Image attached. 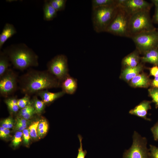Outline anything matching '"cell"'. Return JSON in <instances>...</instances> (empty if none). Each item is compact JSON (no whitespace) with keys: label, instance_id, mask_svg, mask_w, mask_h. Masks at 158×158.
Listing matches in <instances>:
<instances>
[{"label":"cell","instance_id":"cell-1","mask_svg":"<svg viewBox=\"0 0 158 158\" xmlns=\"http://www.w3.org/2000/svg\"><path fill=\"white\" fill-rule=\"evenodd\" d=\"M18 81L22 92L30 95L41 90L61 87L60 82L47 70L29 69Z\"/></svg>","mask_w":158,"mask_h":158},{"label":"cell","instance_id":"cell-2","mask_svg":"<svg viewBox=\"0 0 158 158\" xmlns=\"http://www.w3.org/2000/svg\"><path fill=\"white\" fill-rule=\"evenodd\" d=\"M14 67L23 71L39 65L38 57L31 48L23 43L11 45L3 51Z\"/></svg>","mask_w":158,"mask_h":158},{"label":"cell","instance_id":"cell-3","mask_svg":"<svg viewBox=\"0 0 158 158\" xmlns=\"http://www.w3.org/2000/svg\"><path fill=\"white\" fill-rule=\"evenodd\" d=\"M118 8L116 4L92 9V20L94 30L97 33L105 32L116 15Z\"/></svg>","mask_w":158,"mask_h":158},{"label":"cell","instance_id":"cell-4","mask_svg":"<svg viewBox=\"0 0 158 158\" xmlns=\"http://www.w3.org/2000/svg\"><path fill=\"white\" fill-rule=\"evenodd\" d=\"M150 11H142L130 16L129 25L130 38L139 33L156 29L153 25Z\"/></svg>","mask_w":158,"mask_h":158},{"label":"cell","instance_id":"cell-5","mask_svg":"<svg viewBox=\"0 0 158 158\" xmlns=\"http://www.w3.org/2000/svg\"><path fill=\"white\" fill-rule=\"evenodd\" d=\"M118 7L117 12L105 32L115 35L130 38L129 25L130 16L121 7Z\"/></svg>","mask_w":158,"mask_h":158},{"label":"cell","instance_id":"cell-6","mask_svg":"<svg viewBox=\"0 0 158 158\" xmlns=\"http://www.w3.org/2000/svg\"><path fill=\"white\" fill-rule=\"evenodd\" d=\"M130 38L140 53L144 54L149 50L158 48V29L140 33Z\"/></svg>","mask_w":158,"mask_h":158},{"label":"cell","instance_id":"cell-7","mask_svg":"<svg viewBox=\"0 0 158 158\" xmlns=\"http://www.w3.org/2000/svg\"><path fill=\"white\" fill-rule=\"evenodd\" d=\"M47 70L61 83L69 75L68 59L63 54L58 55L49 61L47 64Z\"/></svg>","mask_w":158,"mask_h":158},{"label":"cell","instance_id":"cell-8","mask_svg":"<svg viewBox=\"0 0 158 158\" xmlns=\"http://www.w3.org/2000/svg\"><path fill=\"white\" fill-rule=\"evenodd\" d=\"M147 140L136 131L133 135L131 147L124 153L123 158H150L149 152L147 147Z\"/></svg>","mask_w":158,"mask_h":158},{"label":"cell","instance_id":"cell-9","mask_svg":"<svg viewBox=\"0 0 158 158\" xmlns=\"http://www.w3.org/2000/svg\"><path fill=\"white\" fill-rule=\"evenodd\" d=\"M18 76L11 69L0 77V93L1 96L6 98L16 90L17 87Z\"/></svg>","mask_w":158,"mask_h":158},{"label":"cell","instance_id":"cell-10","mask_svg":"<svg viewBox=\"0 0 158 158\" xmlns=\"http://www.w3.org/2000/svg\"><path fill=\"white\" fill-rule=\"evenodd\" d=\"M119 6L130 16L143 11H150L153 4L144 0H120Z\"/></svg>","mask_w":158,"mask_h":158},{"label":"cell","instance_id":"cell-11","mask_svg":"<svg viewBox=\"0 0 158 158\" xmlns=\"http://www.w3.org/2000/svg\"><path fill=\"white\" fill-rule=\"evenodd\" d=\"M152 101L145 100L130 110L129 113L141 118L145 120L150 121V118H147V111L151 108V104Z\"/></svg>","mask_w":158,"mask_h":158},{"label":"cell","instance_id":"cell-12","mask_svg":"<svg viewBox=\"0 0 158 158\" xmlns=\"http://www.w3.org/2000/svg\"><path fill=\"white\" fill-rule=\"evenodd\" d=\"M143 68L144 66L142 62L134 67H124L121 72L120 78L126 81L129 82L139 74Z\"/></svg>","mask_w":158,"mask_h":158},{"label":"cell","instance_id":"cell-13","mask_svg":"<svg viewBox=\"0 0 158 158\" xmlns=\"http://www.w3.org/2000/svg\"><path fill=\"white\" fill-rule=\"evenodd\" d=\"M151 82L149 76L142 73L132 79L130 82V84L134 87L147 88L151 86Z\"/></svg>","mask_w":158,"mask_h":158},{"label":"cell","instance_id":"cell-14","mask_svg":"<svg viewBox=\"0 0 158 158\" xmlns=\"http://www.w3.org/2000/svg\"><path fill=\"white\" fill-rule=\"evenodd\" d=\"M65 94L63 91L56 92H52L49 91L47 90H41L36 93L37 96L41 97L45 104L52 103Z\"/></svg>","mask_w":158,"mask_h":158},{"label":"cell","instance_id":"cell-15","mask_svg":"<svg viewBox=\"0 0 158 158\" xmlns=\"http://www.w3.org/2000/svg\"><path fill=\"white\" fill-rule=\"evenodd\" d=\"M78 87L77 80L76 79L70 75L62 82L61 87L62 91L65 93L72 95L76 92Z\"/></svg>","mask_w":158,"mask_h":158},{"label":"cell","instance_id":"cell-16","mask_svg":"<svg viewBox=\"0 0 158 158\" xmlns=\"http://www.w3.org/2000/svg\"><path fill=\"white\" fill-rule=\"evenodd\" d=\"M140 53L136 49L125 57L122 59V64L124 67H134L140 63Z\"/></svg>","mask_w":158,"mask_h":158},{"label":"cell","instance_id":"cell-17","mask_svg":"<svg viewBox=\"0 0 158 158\" xmlns=\"http://www.w3.org/2000/svg\"><path fill=\"white\" fill-rule=\"evenodd\" d=\"M17 33L16 29L14 25L7 23L4 25L0 34V49H1L5 42L8 39Z\"/></svg>","mask_w":158,"mask_h":158},{"label":"cell","instance_id":"cell-18","mask_svg":"<svg viewBox=\"0 0 158 158\" xmlns=\"http://www.w3.org/2000/svg\"><path fill=\"white\" fill-rule=\"evenodd\" d=\"M140 57L142 63H149L158 66V48L149 50Z\"/></svg>","mask_w":158,"mask_h":158},{"label":"cell","instance_id":"cell-19","mask_svg":"<svg viewBox=\"0 0 158 158\" xmlns=\"http://www.w3.org/2000/svg\"><path fill=\"white\" fill-rule=\"evenodd\" d=\"M43 11V19L45 20H51L57 16V11L50 4L48 0L44 1Z\"/></svg>","mask_w":158,"mask_h":158},{"label":"cell","instance_id":"cell-20","mask_svg":"<svg viewBox=\"0 0 158 158\" xmlns=\"http://www.w3.org/2000/svg\"><path fill=\"white\" fill-rule=\"evenodd\" d=\"M10 60L8 56L3 51L0 52V77L8 70L10 66Z\"/></svg>","mask_w":158,"mask_h":158},{"label":"cell","instance_id":"cell-21","mask_svg":"<svg viewBox=\"0 0 158 158\" xmlns=\"http://www.w3.org/2000/svg\"><path fill=\"white\" fill-rule=\"evenodd\" d=\"M35 114V109L31 102L26 107L20 110L18 114L19 116L29 120Z\"/></svg>","mask_w":158,"mask_h":158},{"label":"cell","instance_id":"cell-22","mask_svg":"<svg viewBox=\"0 0 158 158\" xmlns=\"http://www.w3.org/2000/svg\"><path fill=\"white\" fill-rule=\"evenodd\" d=\"M17 100L15 97H7L5 99L4 102L11 112L16 113L18 111L19 108L17 104Z\"/></svg>","mask_w":158,"mask_h":158},{"label":"cell","instance_id":"cell-23","mask_svg":"<svg viewBox=\"0 0 158 158\" xmlns=\"http://www.w3.org/2000/svg\"><path fill=\"white\" fill-rule=\"evenodd\" d=\"M31 102L36 114H40L43 112L45 104L42 100H40L35 96L31 100Z\"/></svg>","mask_w":158,"mask_h":158},{"label":"cell","instance_id":"cell-24","mask_svg":"<svg viewBox=\"0 0 158 158\" xmlns=\"http://www.w3.org/2000/svg\"><path fill=\"white\" fill-rule=\"evenodd\" d=\"M116 4V0H92V9L102 7L111 6Z\"/></svg>","mask_w":158,"mask_h":158},{"label":"cell","instance_id":"cell-25","mask_svg":"<svg viewBox=\"0 0 158 158\" xmlns=\"http://www.w3.org/2000/svg\"><path fill=\"white\" fill-rule=\"evenodd\" d=\"M49 2L51 6L57 11H61L64 10L66 6V0H50Z\"/></svg>","mask_w":158,"mask_h":158},{"label":"cell","instance_id":"cell-26","mask_svg":"<svg viewBox=\"0 0 158 158\" xmlns=\"http://www.w3.org/2000/svg\"><path fill=\"white\" fill-rule=\"evenodd\" d=\"M149 95L152 99V102L155 104L156 108H158V88L151 87L148 90Z\"/></svg>","mask_w":158,"mask_h":158},{"label":"cell","instance_id":"cell-27","mask_svg":"<svg viewBox=\"0 0 158 158\" xmlns=\"http://www.w3.org/2000/svg\"><path fill=\"white\" fill-rule=\"evenodd\" d=\"M39 123V121L34 122L28 128L30 137L33 139H36L38 137L37 128Z\"/></svg>","mask_w":158,"mask_h":158},{"label":"cell","instance_id":"cell-28","mask_svg":"<svg viewBox=\"0 0 158 158\" xmlns=\"http://www.w3.org/2000/svg\"><path fill=\"white\" fill-rule=\"evenodd\" d=\"M30 95L25 94V95L21 98L18 99L17 104L19 108L21 109L26 107L31 102Z\"/></svg>","mask_w":158,"mask_h":158},{"label":"cell","instance_id":"cell-29","mask_svg":"<svg viewBox=\"0 0 158 158\" xmlns=\"http://www.w3.org/2000/svg\"><path fill=\"white\" fill-rule=\"evenodd\" d=\"M22 136L23 132L17 131L16 132L12 141V145L14 147L18 146L21 142Z\"/></svg>","mask_w":158,"mask_h":158},{"label":"cell","instance_id":"cell-30","mask_svg":"<svg viewBox=\"0 0 158 158\" xmlns=\"http://www.w3.org/2000/svg\"><path fill=\"white\" fill-rule=\"evenodd\" d=\"M78 136L80 141V146L78 149V153L76 158H85L87 152L86 150H83L82 143L83 138L80 134H78Z\"/></svg>","mask_w":158,"mask_h":158},{"label":"cell","instance_id":"cell-31","mask_svg":"<svg viewBox=\"0 0 158 158\" xmlns=\"http://www.w3.org/2000/svg\"><path fill=\"white\" fill-rule=\"evenodd\" d=\"M151 1L155 7V12L152 21L154 23L158 24V0H152Z\"/></svg>","mask_w":158,"mask_h":158},{"label":"cell","instance_id":"cell-32","mask_svg":"<svg viewBox=\"0 0 158 158\" xmlns=\"http://www.w3.org/2000/svg\"><path fill=\"white\" fill-rule=\"evenodd\" d=\"M150 146V158H158V147L152 145Z\"/></svg>","mask_w":158,"mask_h":158},{"label":"cell","instance_id":"cell-33","mask_svg":"<svg viewBox=\"0 0 158 158\" xmlns=\"http://www.w3.org/2000/svg\"><path fill=\"white\" fill-rule=\"evenodd\" d=\"M24 143L28 145L29 143L30 136L28 129L26 128L23 131Z\"/></svg>","mask_w":158,"mask_h":158},{"label":"cell","instance_id":"cell-34","mask_svg":"<svg viewBox=\"0 0 158 158\" xmlns=\"http://www.w3.org/2000/svg\"><path fill=\"white\" fill-rule=\"evenodd\" d=\"M10 131L9 129H6L1 126L0 127V137L1 138H5L9 135Z\"/></svg>","mask_w":158,"mask_h":158},{"label":"cell","instance_id":"cell-35","mask_svg":"<svg viewBox=\"0 0 158 158\" xmlns=\"http://www.w3.org/2000/svg\"><path fill=\"white\" fill-rule=\"evenodd\" d=\"M153 134L154 139L155 141L158 140V121L151 129Z\"/></svg>","mask_w":158,"mask_h":158},{"label":"cell","instance_id":"cell-36","mask_svg":"<svg viewBox=\"0 0 158 158\" xmlns=\"http://www.w3.org/2000/svg\"><path fill=\"white\" fill-rule=\"evenodd\" d=\"M29 120L18 116L17 117L16 123L24 126H28L29 123Z\"/></svg>","mask_w":158,"mask_h":158},{"label":"cell","instance_id":"cell-37","mask_svg":"<svg viewBox=\"0 0 158 158\" xmlns=\"http://www.w3.org/2000/svg\"><path fill=\"white\" fill-rule=\"evenodd\" d=\"M150 71V75L155 77H158V66L154 65L151 68H149Z\"/></svg>","mask_w":158,"mask_h":158},{"label":"cell","instance_id":"cell-38","mask_svg":"<svg viewBox=\"0 0 158 158\" xmlns=\"http://www.w3.org/2000/svg\"><path fill=\"white\" fill-rule=\"evenodd\" d=\"M48 128V126H47L43 129L37 131V134L38 137L41 138L45 135L47 132Z\"/></svg>","mask_w":158,"mask_h":158},{"label":"cell","instance_id":"cell-39","mask_svg":"<svg viewBox=\"0 0 158 158\" xmlns=\"http://www.w3.org/2000/svg\"><path fill=\"white\" fill-rule=\"evenodd\" d=\"M151 86L152 87L158 88V77H155L151 81Z\"/></svg>","mask_w":158,"mask_h":158},{"label":"cell","instance_id":"cell-40","mask_svg":"<svg viewBox=\"0 0 158 158\" xmlns=\"http://www.w3.org/2000/svg\"><path fill=\"white\" fill-rule=\"evenodd\" d=\"M27 126H24L19 124L16 123L15 129L17 131H23L26 128Z\"/></svg>","mask_w":158,"mask_h":158},{"label":"cell","instance_id":"cell-41","mask_svg":"<svg viewBox=\"0 0 158 158\" xmlns=\"http://www.w3.org/2000/svg\"><path fill=\"white\" fill-rule=\"evenodd\" d=\"M8 118L3 120L1 123V126L2 127L6 129H8Z\"/></svg>","mask_w":158,"mask_h":158},{"label":"cell","instance_id":"cell-42","mask_svg":"<svg viewBox=\"0 0 158 158\" xmlns=\"http://www.w3.org/2000/svg\"><path fill=\"white\" fill-rule=\"evenodd\" d=\"M8 118V129L11 128L13 124V120L12 118L11 117Z\"/></svg>","mask_w":158,"mask_h":158}]
</instances>
